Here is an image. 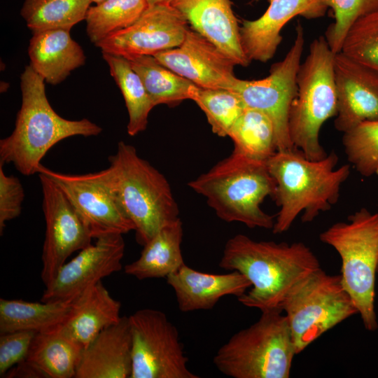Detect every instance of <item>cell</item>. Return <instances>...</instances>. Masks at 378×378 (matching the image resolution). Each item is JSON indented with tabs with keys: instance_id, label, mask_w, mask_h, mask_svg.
<instances>
[{
	"instance_id": "40",
	"label": "cell",
	"mask_w": 378,
	"mask_h": 378,
	"mask_svg": "<svg viewBox=\"0 0 378 378\" xmlns=\"http://www.w3.org/2000/svg\"><path fill=\"white\" fill-rule=\"evenodd\" d=\"M9 88V83L5 81H1V92H5L8 90Z\"/></svg>"
},
{
	"instance_id": "35",
	"label": "cell",
	"mask_w": 378,
	"mask_h": 378,
	"mask_svg": "<svg viewBox=\"0 0 378 378\" xmlns=\"http://www.w3.org/2000/svg\"><path fill=\"white\" fill-rule=\"evenodd\" d=\"M333 12L335 21L325 38L335 53L340 52L350 27L360 18L378 10V0H321Z\"/></svg>"
},
{
	"instance_id": "41",
	"label": "cell",
	"mask_w": 378,
	"mask_h": 378,
	"mask_svg": "<svg viewBox=\"0 0 378 378\" xmlns=\"http://www.w3.org/2000/svg\"><path fill=\"white\" fill-rule=\"evenodd\" d=\"M104 0H91L92 3L99 4Z\"/></svg>"
},
{
	"instance_id": "12",
	"label": "cell",
	"mask_w": 378,
	"mask_h": 378,
	"mask_svg": "<svg viewBox=\"0 0 378 378\" xmlns=\"http://www.w3.org/2000/svg\"><path fill=\"white\" fill-rule=\"evenodd\" d=\"M50 178L71 202L94 239L134 230L115 193L99 172L71 174L53 171L42 164L37 174Z\"/></svg>"
},
{
	"instance_id": "10",
	"label": "cell",
	"mask_w": 378,
	"mask_h": 378,
	"mask_svg": "<svg viewBox=\"0 0 378 378\" xmlns=\"http://www.w3.org/2000/svg\"><path fill=\"white\" fill-rule=\"evenodd\" d=\"M132 339L130 378H199L187 366L176 327L162 311L141 309L129 316Z\"/></svg>"
},
{
	"instance_id": "5",
	"label": "cell",
	"mask_w": 378,
	"mask_h": 378,
	"mask_svg": "<svg viewBox=\"0 0 378 378\" xmlns=\"http://www.w3.org/2000/svg\"><path fill=\"white\" fill-rule=\"evenodd\" d=\"M188 185L206 198L221 220L272 230L274 216L260 207L267 197H273L276 189L267 161L232 152Z\"/></svg>"
},
{
	"instance_id": "7",
	"label": "cell",
	"mask_w": 378,
	"mask_h": 378,
	"mask_svg": "<svg viewBox=\"0 0 378 378\" xmlns=\"http://www.w3.org/2000/svg\"><path fill=\"white\" fill-rule=\"evenodd\" d=\"M282 312H262L256 322L234 334L213 358L218 370L232 378H288L296 351Z\"/></svg>"
},
{
	"instance_id": "37",
	"label": "cell",
	"mask_w": 378,
	"mask_h": 378,
	"mask_svg": "<svg viewBox=\"0 0 378 378\" xmlns=\"http://www.w3.org/2000/svg\"><path fill=\"white\" fill-rule=\"evenodd\" d=\"M36 333L15 331L0 335L1 377H4L10 368L27 358Z\"/></svg>"
},
{
	"instance_id": "13",
	"label": "cell",
	"mask_w": 378,
	"mask_h": 378,
	"mask_svg": "<svg viewBox=\"0 0 378 378\" xmlns=\"http://www.w3.org/2000/svg\"><path fill=\"white\" fill-rule=\"evenodd\" d=\"M46 221L41 280L46 286L75 251L90 246L93 239L83 221L59 188L38 173Z\"/></svg>"
},
{
	"instance_id": "19",
	"label": "cell",
	"mask_w": 378,
	"mask_h": 378,
	"mask_svg": "<svg viewBox=\"0 0 378 378\" xmlns=\"http://www.w3.org/2000/svg\"><path fill=\"white\" fill-rule=\"evenodd\" d=\"M169 4L192 29L216 46L235 65L246 66L250 63L241 47L240 27L230 0H171Z\"/></svg>"
},
{
	"instance_id": "9",
	"label": "cell",
	"mask_w": 378,
	"mask_h": 378,
	"mask_svg": "<svg viewBox=\"0 0 378 378\" xmlns=\"http://www.w3.org/2000/svg\"><path fill=\"white\" fill-rule=\"evenodd\" d=\"M296 354L328 330L358 314L340 274L321 267L310 273L289 292L282 304Z\"/></svg>"
},
{
	"instance_id": "11",
	"label": "cell",
	"mask_w": 378,
	"mask_h": 378,
	"mask_svg": "<svg viewBox=\"0 0 378 378\" xmlns=\"http://www.w3.org/2000/svg\"><path fill=\"white\" fill-rule=\"evenodd\" d=\"M304 35L301 24L286 56L273 64L269 75L260 80L238 78L232 90L246 108L260 110L272 120L276 132L277 150L295 148L288 132V113L297 91V75L304 50Z\"/></svg>"
},
{
	"instance_id": "24",
	"label": "cell",
	"mask_w": 378,
	"mask_h": 378,
	"mask_svg": "<svg viewBox=\"0 0 378 378\" xmlns=\"http://www.w3.org/2000/svg\"><path fill=\"white\" fill-rule=\"evenodd\" d=\"M183 236V223L178 218L143 246L139 258L126 265L125 272L139 280L167 278L185 264L181 249Z\"/></svg>"
},
{
	"instance_id": "42",
	"label": "cell",
	"mask_w": 378,
	"mask_h": 378,
	"mask_svg": "<svg viewBox=\"0 0 378 378\" xmlns=\"http://www.w3.org/2000/svg\"><path fill=\"white\" fill-rule=\"evenodd\" d=\"M377 273H378V266H377Z\"/></svg>"
},
{
	"instance_id": "22",
	"label": "cell",
	"mask_w": 378,
	"mask_h": 378,
	"mask_svg": "<svg viewBox=\"0 0 378 378\" xmlns=\"http://www.w3.org/2000/svg\"><path fill=\"white\" fill-rule=\"evenodd\" d=\"M120 302L99 281L76 298L69 315L56 328L84 349L104 329L120 321Z\"/></svg>"
},
{
	"instance_id": "29",
	"label": "cell",
	"mask_w": 378,
	"mask_h": 378,
	"mask_svg": "<svg viewBox=\"0 0 378 378\" xmlns=\"http://www.w3.org/2000/svg\"><path fill=\"white\" fill-rule=\"evenodd\" d=\"M228 136L234 144L232 152L251 159L267 161L277 151L274 125L258 109L246 108Z\"/></svg>"
},
{
	"instance_id": "39",
	"label": "cell",
	"mask_w": 378,
	"mask_h": 378,
	"mask_svg": "<svg viewBox=\"0 0 378 378\" xmlns=\"http://www.w3.org/2000/svg\"><path fill=\"white\" fill-rule=\"evenodd\" d=\"M171 0H146L148 6L169 3Z\"/></svg>"
},
{
	"instance_id": "31",
	"label": "cell",
	"mask_w": 378,
	"mask_h": 378,
	"mask_svg": "<svg viewBox=\"0 0 378 378\" xmlns=\"http://www.w3.org/2000/svg\"><path fill=\"white\" fill-rule=\"evenodd\" d=\"M148 6L146 0H104L90 6L85 19L90 41L97 45L129 27Z\"/></svg>"
},
{
	"instance_id": "17",
	"label": "cell",
	"mask_w": 378,
	"mask_h": 378,
	"mask_svg": "<svg viewBox=\"0 0 378 378\" xmlns=\"http://www.w3.org/2000/svg\"><path fill=\"white\" fill-rule=\"evenodd\" d=\"M337 110L335 127L343 133L378 120V72L339 52L335 55Z\"/></svg>"
},
{
	"instance_id": "26",
	"label": "cell",
	"mask_w": 378,
	"mask_h": 378,
	"mask_svg": "<svg viewBox=\"0 0 378 378\" xmlns=\"http://www.w3.org/2000/svg\"><path fill=\"white\" fill-rule=\"evenodd\" d=\"M83 348L55 328L36 332L26 360L45 378H72Z\"/></svg>"
},
{
	"instance_id": "2",
	"label": "cell",
	"mask_w": 378,
	"mask_h": 378,
	"mask_svg": "<svg viewBox=\"0 0 378 378\" xmlns=\"http://www.w3.org/2000/svg\"><path fill=\"white\" fill-rule=\"evenodd\" d=\"M338 160L332 151L312 160L295 148L277 150L267 161L276 183L273 198L279 207L274 234L288 230L300 214L301 220L309 223L337 203L341 186L350 174L349 164L337 167Z\"/></svg>"
},
{
	"instance_id": "16",
	"label": "cell",
	"mask_w": 378,
	"mask_h": 378,
	"mask_svg": "<svg viewBox=\"0 0 378 378\" xmlns=\"http://www.w3.org/2000/svg\"><path fill=\"white\" fill-rule=\"evenodd\" d=\"M153 56L201 88L232 90L238 79L234 73L235 64L190 27L180 46Z\"/></svg>"
},
{
	"instance_id": "38",
	"label": "cell",
	"mask_w": 378,
	"mask_h": 378,
	"mask_svg": "<svg viewBox=\"0 0 378 378\" xmlns=\"http://www.w3.org/2000/svg\"><path fill=\"white\" fill-rule=\"evenodd\" d=\"M4 377L45 378L43 374L26 359L10 368Z\"/></svg>"
},
{
	"instance_id": "21",
	"label": "cell",
	"mask_w": 378,
	"mask_h": 378,
	"mask_svg": "<svg viewBox=\"0 0 378 378\" xmlns=\"http://www.w3.org/2000/svg\"><path fill=\"white\" fill-rule=\"evenodd\" d=\"M166 279L182 312L211 309L220 298L227 295L239 298L251 287L250 281L237 271L209 274L186 264Z\"/></svg>"
},
{
	"instance_id": "15",
	"label": "cell",
	"mask_w": 378,
	"mask_h": 378,
	"mask_svg": "<svg viewBox=\"0 0 378 378\" xmlns=\"http://www.w3.org/2000/svg\"><path fill=\"white\" fill-rule=\"evenodd\" d=\"M94 244L83 248L65 262L47 284L41 301L74 298L89 287L122 269L125 244L120 234L96 239Z\"/></svg>"
},
{
	"instance_id": "23",
	"label": "cell",
	"mask_w": 378,
	"mask_h": 378,
	"mask_svg": "<svg viewBox=\"0 0 378 378\" xmlns=\"http://www.w3.org/2000/svg\"><path fill=\"white\" fill-rule=\"evenodd\" d=\"M28 55L29 65L46 83L57 85L64 80L86 59L81 46L66 29H52L32 33Z\"/></svg>"
},
{
	"instance_id": "28",
	"label": "cell",
	"mask_w": 378,
	"mask_h": 378,
	"mask_svg": "<svg viewBox=\"0 0 378 378\" xmlns=\"http://www.w3.org/2000/svg\"><path fill=\"white\" fill-rule=\"evenodd\" d=\"M102 56L125 102L129 115L127 133L135 136L146 130L149 113L154 105L128 59L108 52H102Z\"/></svg>"
},
{
	"instance_id": "30",
	"label": "cell",
	"mask_w": 378,
	"mask_h": 378,
	"mask_svg": "<svg viewBox=\"0 0 378 378\" xmlns=\"http://www.w3.org/2000/svg\"><path fill=\"white\" fill-rule=\"evenodd\" d=\"M91 0H24L20 15L32 31L71 29L85 19Z\"/></svg>"
},
{
	"instance_id": "20",
	"label": "cell",
	"mask_w": 378,
	"mask_h": 378,
	"mask_svg": "<svg viewBox=\"0 0 378 378\" xmlns=\"http://www.w3.org/2000/svg\"><path fill=\"white\" fill-rule=\"evenodd\" d=\"M132 370L129 317L104 329L81 353L74 378H128Z\"/></svg>"
},
{
	"instance_id": "8",
	"label": "cell",
	"mask_w": 378,
	"mask_h": 378,
	"mask_svg": "<svg viewBox=\"0 0 378 378\" xmlns=\"http://www.w3.org/2000/svg\"><path fill=\"white\" fill-rule=\"evenodd\" d=\"M319 239L339 254L342 284L356 307L365 329L376 330L378 213L361 208L350 215L347 221L332 224L319 234Z\"/></svg>"
},
{
	"instance_id": "27",
	"label": "cell",
	"mask_w": 378,
	"mask_h": 378,
	"mask_svg": "<svg viewBox=\"0 0 378 378\" xmlns=\"http://www.w3.org/2000/svg\"><path fill=\"white\" fill-rule=\"evenodd\" d=\"M128 59L140 76L154 106H172L186 99L192 100L198 87L164 66L153 55L134 56Z\"/></svg>"
},
{
	"instance_id": "32",
	"label": "cell",
	"mask_w": 378,
	"mask_h": 378,
	"mask_svg": "<svg viewBox=\"0 0 378 378\" xmlns=\"http://www.w3.org/2000/svg\"><path fill=\"white\" fill-rule=\"evenodd\" d=\"M192 100L203 111L212 132L221 137L230 132L246 106L236 92L225 89L197 88Z\"/></svg>"
},
{
	"instance_id": "33",
	"label": "cell",
	"mask_w": 378,
	"mask_h": 378,
	"mask_svg": "<svg viewBox=\"0 0 378 378\" xmlns=\"http://www.w3.org/2000/svg\"><path fill=\"white\" fill-rule=\"evenodd\" d=\"M343 134L349 162L362 176H378V120L362 122Z\"/></svg>"
},
{
	"instance_id": "25",
	"label": "cell",
	"mask_w": 378,
	"mask_h": 378,
	"mask_svg": "<svg viewBox=\"0 0 378 378\" xmlns=\"http://www.w3.org/2000/svg\"><path fill=\"white\" fill-rule=\"evenodd\" d=\"M76 297L41 302L1 298L0 333L40 332L55 328L66 319Z\"/></svg>"
},
{
	"instance_id": "1",
	"label": "cell",
	"mask_w": 378,
	"mask_h": 378,
	"mask_svg": "<svg viewBox=\"0 0 378 378\" xmlns=\"http://www.w3.org/2000/svg\"><path fill=\"white\" fill-rule=\"evenodd\" d=\"M219 266L237 271L250 281L251 290L238 301L261 312H283L282 304L290 290L321 267L316 255L303 242L255 241L243 234L227 241Z\"/></svg>"
},
{
	"instance_id": "18",
	"label": "cell",
	"mask_w": 378,
	"mask_h": 378,
	"mask_svg": "<svg viewBox=\"0 0 378 378\" xmlns=\"http://www.w3.org/2000/svg\"><path fill=\"white\" fill-rule=\"evenodd\" d=\"M266 11L253 20H244L239 28L243 51L251 62H266L275 55L281 42V31L293 18L323 16L328 8L321 0H268Z\"/></svg>"
},
{
	"instance_id": "6",
	"label": "cell",
	"mask_w": 378,
	"mask_h": 378,
	"mask_svg": "<svg viewBox=\"0 0 378 378\" xmlns=\"http://www.w3.org/2000/svg\"><path fill=\"white\" fill-rule=\"evenodd\" d=\"M335 53L325 36L315 38L297 75V91L289 108L288 132L294 147L312 160L328 153L319 141L323 123L335 116L337 95Z\"/></svg>"
},
{
	"instance_id": "3",
	"label": "cell",
	"mask_w": 378,
	"mask_h": 378,
	"mask_svg": "<svg viewBox=\"0 0 378 378\" xmlns=\"http://www.w3.org/2000/svg\"><path fill=\"white\" fill-rule=\"evenodd\" d=\"M45 83L30 65L25 66L20 76L22 104L14 130L0 140V162L13 164L24 176L37 173L43 157L60 141L97 136L102 131L87 118L72 120L57 114L46 97Z\"/></svg>"
},
{
	"instance_id": "36",
	"label": "cell",
	"mask_w": 378,
	"mask_h": 378,
	"mask_svg": "<svg viewBox=\"0 0 378 378\" xmlns=\"http://www.w3.org/2000/svg\"><path fill=\"white\" fill-rule=\"evenodd\" d=\"M0 162V233L3 234L6 222L18 217L22 211L24 192L19 178L5 174Z\"/></svg>"
},
{
	"instance_id": "14",
	"label": "cell",
	"mask_w": 378,
	"mask_h": 378,
	"mask_svg": "<svg viewBox=\"0 0 378 378\" xmlns=\"http://www.w3.org/2000/svg\"><path fill=\"white\" fill-rule=\"evenodd\" d=\"M189 28L185 18L169 3L148 6L129 27L99 42L102 52L127 59L178 47Z\"/></svg>"
},
{
	"instance_id": "34",
	"label": "cell",
	"mask_w": 378,
	"mask_h": 378,
	"mask_svg": "<svg viewBox=\"0 0 378 378\" xmlns=\"http://www.w3.org/2000/svg\"><path fill=\"white\" fill-rule=\"evenodd\" d=\"M340 52L378 72V10L360 18L350 27Z\"/></svg>"
},
{
	"instance_id": "4",
	"label": "cell",
	"mask_w": 378,
	"mask_h": 378,
	"mask_svg": "<svg viewBox=\"0 0 378 378\" xmlns=\"http://www.w3.org/2000/svg\"><path fill=\"white\" fill-rule=\"evenodd\" d=\"M99 171L134 225L136 241L144 246L164 226L178 218L179 209L165 176L136 148L124 141Z\"/></svg>"
}]
</instances>
